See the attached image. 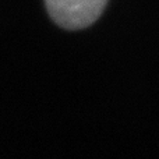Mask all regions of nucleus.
Here are the masks:
<instances>
[{
    "label": "nucleus",
    "instance_id": "nucleus-1",
    "mask_svg": "<svg viewBox=\"0 0 159 159\" xmlns=\"http://www.w3.org/2000/svg\"><path fill=\"white\" fill-rule=\"evenodd\" d=\"M107 0H46V8L52 20L66 30H81L92 25Z\"/></svg>",
    "mask_w": 159,
    "mask_h": 159
}]
</instances>
